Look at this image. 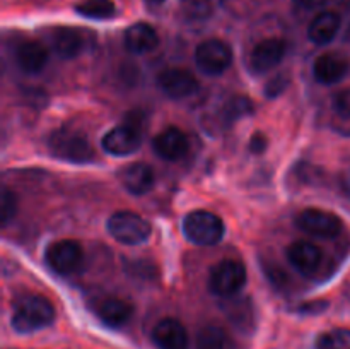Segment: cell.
Returning <instances> with one entry per match:
<instances>
[{
	"label": "cell",
	"instance_id": "cell-31",
	"mask_svg": "<svg viewBox=\"0 0 350 349\" xmlns=\"http://www.w3.org/2000/svg\"><path fill=\"white\" fill-rule=\"evenodd\" d=\"M294 2L297 3V5H301L303 9H317V7L323 5L325 0H294Z\"/></svg>",
	"mask_w": 350,
	"mask_h": 349
},
{
	"label": "cell",
	"instance_id": "cell-6",
	"mask_svg": "<svg viewBox=\"0 0 350 349\" xmlns=\"http://www.w3.org/2000/svg\"><path fill=\"white\" fill-rule=\"evenodd\" d=\"M142 120L126 118L103 137V149L113 156H129L133 154L142 144Z\"/></svg>",
	"mask_w": 350,
	"mask_h": 349
},
{
	"label": "cell",
	"instance_id": "cell-11",
	"mask_svg": "<svg viewBox=\"0 0 350 349\" xmlns=\"http://www.w3.org/2000/svg\"><path fill=\"white\" fill-rule=\"evenodd\" d=\"M284 55H286L284 40H280V38H267V40L260 41L253 48L252 55H250V68L255 74L269 72L282 62Z\"/></svg>",
	"mask_w": 350,
	"mask_h": 349
},
{
	"label": "cell",
	"instance_id": "cell-1",
	"mask_svg": "<svg viewBox=\"0 0 350 349\" xmlns=\"http://www.w3.org/2000/svg\"><path fill=\"white\" fill-rule=\"evenodd\" d=\"M55 320V308L41 294L27 293L17 298L12 307V327L19 334H29L48 327Z\"/></svg>",
	"mask_w": 350,
	"mask_h": 349
},
{
	"label": "cell",
	"instance_id": "cell-27",
	"mask_svg": "<svg viewBox=\"0 0 350 349\" xmlns=\"http://www.w3.org/2000/svg\"><path fill=\"white\" fill-rule=\"evenodd\" d=\"M16 209H17L16 195H14L9 188L3 187L2 192H0V219H2L3 228H5V226L14 219V216H16Z\"/></svg>",
	"mask_w": 350,
	"mask_h": 349
},
{
	"label": "cell",
	"instance_id": "cell-7",
	"mask_svg": "<svg viewBox=\"0 0 350 349\" xmlns=\"http://www.w3.org/2000/svg\"><path fill=\"white\" fill-rule=\"evenodd\" d=\"M232 62V50L228 43L212 38L204 41L195 50V64L205 75H221Z\"/></svg>",
	"mask_w": 350,
	"mask_h": 349
},
{
	"label": "cell",
	"instance_id": "cell-28",
	"mask_svg": "<svg viewBox=\"0 0 350 349\" xmlns=\"http://www.w3.org/2000/svg\"><path fill=\"white\" fill-rule=\"evenodd\" d=\"M334 109L340 118H350V89H342L334 96Z\"/></svg>",
	"mask_w": 350,
	"mask_h": 349
},
{
	"label": "cell",
	"instance_id": "cell-17",
	"mask_svg": "<svg viewBox=\"0 0 350 349\" xmlns=\"http://www.w3.org/2000/svg\"><path fill=\"white\" fill-rule=\"evenodd\" d=\"M16 62L26 74H40L48 64V51L38 41H24L16 48Z\"/></svg>",
	"mask_w": 350,
	"mask_h": 349
},
{
	"label": "cell",
	"instance_id": "cell-21",
	"mask_svg": "<svg viewBox=\"0 0 350 349\" xmlns=\"http://www.w3.org/2000/svg\"><path fill=\"white\" fill-rule=\"evenodd\" d=\"M132 303L120 298H106L98 307V317L109 327H122L132 318Z\"/></svg>",
	"mask_w": 350,
	"mask_h": 349
},
{
	"label": "cell",
	"instance_id": "cell-14",
	"mask_svg": "<svg viewBox=\"0 0 350 349\" xmlns=\"http://www.w3.org/2000/svg\"><path fill=\"white\" fill-rule=\"evenodd\" d=\"M152 341L157 349H188L190 339H188L187 328L176 318H164L157 322L152 331Z\"/></svg>",
	"mask_w": 350,
	"mask_h": 349
},
{
	"label": "cell",
	"instance_id": "cell-30",
	"mask_svg": "<svg viewBox=\"0 0 350 349\" xmlns=\"http://www.w3.org/2000/svg\"><path fill=\"white\" fill-rule=\"evenodd\" d=\"M267 149V137L262 132H255L250 139V151L255 154H262Z\"/></svg>",
	"mask_w": 350,
	"mask_h": 349
},
{
	"label": "cell",
	"instance_id": "cell-23",
	"mask_svg": "<svg viewBox=\"0 0 350 349\" xmlns=\"http://www.w3.org/2000/svg\"><path fill=\"white\" fill-rule=\"evenodd\" d=\"M195 349H239V346L224 328L208 325L198 332L195 339Z\"/></svg>",
	"mask_w": 350,
	"mask_h": 349
},
{
	"label": "cell",
	"instance_id": "cell-32",
	"mask_svg": "<svg viewBox=\"0 0 350 349\" xmlns=\"http://www.w3.org/2000/svg\"><path fill=\"white\" fill-rule=\"evenodd\" d=\"M149 3H152V5H159V3H163L164 0H147Z\"/></svg>",
	"mask_w": 350,
	"mask_h": 349
},
{
	"label": "cell",
	"instance_id": "cell-15",
	"mask_svg": "<svg viewBox=\"0 0 350 349\" xmlns=\"http://www.w3.org/2000/svg\"><path fill=\"white\" fill-rule=\"evenodd\" d=\"M188 137L176 127H167L154 139V151L166 161H178L188 153Z\"/></svg>",
	"mask_w": 350,
	"mask_h": 349
},
{
	"label": "cell",
	"instance_id": "cell-2",
	"mask_svg": "<svg viewBox=\"0 0 350 349\" xmlns=\"http://www.w3.org/2000/svg\"><path fill=\"white\" fill-rule=\"evenodd\" d=\"M48 149L55 157L68 163H91L94 159V149L85 133L68 127L51 133L48 139Z\"/></svg>",
	"mask_w": 350,
	"mask_h": 349
},
{
	"label": "cell",
	"instance_id": "cell-9",
	"mask_svg": "<svg viewBox=\"0 0 350 349\" xmlns=\"http://www.w3.org/2000/svg\"><path fill=\"white\" fill-rule=\"evenodd\" d=\"M81 245L74 240H58L51 243L44 252V260L48 267L58 274H72L79 269L82 263Z\"/></svg>",
	"mask_w": 350,
	"mask_h": 349
},
{
	"label": "cell",
	"instance_id": "cell-25",
	"mask_svg": "<svg viewBox=\"0 0 350 349\" xmlns=\"http://www.w3.org/2000/svg\"><path fill=\"white\" fill-rule=\"evenodd\" d=\"M253 112V103L245 96H232L222 105L221 108V122L224 125H231L241 116L250 115Z\"/></svg>",
	"mask_w": 350,
	"mask_h": 349
},
{
	"label": "cell",
	"instance_id": "cell-10",
	"mask_svg": "<svg viewBox=\"0 0 350 349\" xmlns=\"http://www.w3.org/2000/svg\"><path fill=\"white\" fill-rule=\"evenodd\" d=\"M157 86L167 98L183 99L197 91L198 81L187 68H166L157 77Z\"/></svg>",
	"mask_w": 350,
	"mask_h": 349
},
{
	"label": "cell",
	"instance_id": "cell-4",
	"mask_svg": "<svg viewBox=\"0 0 350 349\" xmlns=\"http://www.w3.org/2000/svg\"><path fill=\"white\" fill-rule=\"evenodd\" d=\"M108 233L123 245H140L150 236V224L140 214L132 211H120L109 216Z\"/></svg>",
	"mask_w": 350,
	"mask_h": 349
},
{
	"label": "cell",
	"instance_id": "cell-22",
	"mask_svg": "<svg viewBox=\"0 0 350 349\" xmlns=\"http://www.w3.org/2000/svg\"><path fill=\"white\" fill-rule=\"evenodd\" d=\"M51 47L64 60L75 58L82 51V36L72 27H57L51 34Z\"/></svg>",
	"mask_w": 350,
	"mask_h": 349
},
{
	"label": "cell",
	"instance_id": "cell-8",
	"mask_svg": "<svg viewBox=\"0 0 350 349\" xmlns=\"http://www.w3.org/2000/svg\"><path fill=\"white\" fill-rule=\"evenodd\" d=\"M296 226L301 231L318 238H335L342 231V221L334 212L323 209H304L296 216Z\"/></svg>",
	"mask_w": 350,
	"mask_h": 349
},
{
	"label": "cell",
	"instance_id": "cell-26",
	"mask_svg": "<svg viewBox=\"0 0 350 349\" xmlns=\"http://www.w3.org/2000/svg\"><path fill=\"white\" fill-rule=\"evenodd\" d=\"M317 349H350V328H334L317 339Z\"/></svg>",
	"mask_w": 350,
	"mask_h": 349
},
{
	"label": "cell",
	"instance_id": "cell-24",
	"mask_svg": "<svg viewBox=\"0 0 350 349\" xmlns=\"http://www.w3.org/2000/svg\"><path fill=\"white\" fill-rule=\"evenodd\" d=\"M115 3L111 0H82L75 5V12L88 19H111L115 16Z\"/></svg>",
	"mask_w": 350,
	"mask_h": 349
},
{
	"label": "cell",
	"instance_id": "cell-13",
	"mask_svg": "<svg viewBox=\"0 0 350 349\" xmlns=\"http://www.w3.org/2000/svg\"><path fill=\"white\" fill-rule=\"evenodd\" d=\"M350 68V62L345 55L330 51V53L320 55L314 60L313 75L320 84L330 86L335 82H340L347 75Z\"/></svg>",
	"mask_w": 350,
	"mask_h": 349
},
{
	"label": "cell",
	"instance_id": "cell-19",
	"mask_svg": "<svg viewBox=\"0 0 350 349\" xmlns=\"http://www.w3.org/2000/svg\"><path fill=\"white\" fill-rule=\"evenodd\" d=\"M340 16L337 12L325 10V12H320L311 21L310 27H308V38L314 44L323 47V44H328L330 41H334V38L340 31Z\"/></svg>",
	"mask_w": 350,
	"mask_h": 349
},
{
	"label": "cell",
	"instance_id": "cell-16",
	"mask_svg": "<svg viewBox=\"0 0 350 349\" xmlns=\"http://www.w3.org/2000/svg\"><path fill=\"white\" fill-rule=\"evenodd\" d=\"M123 43L130 53L144 55L152 51L154 48L159 43V36H157L156 29L150 24L146 23H137L132 24L129 29L125 31L123 36Z\"/></svg>",
	"mask_w": 350,
	"mask_h": 349
},
{
	"label": "cell",
	"instance_id": "cell-18",
	"mask_svg": "<svg viewBox=\"0 0 350 349\" xmlns=\"http://www.w3.org/2000/svg\"><path fill=\"white\" fill-rule=\"evenodd\" d=\"M120 180L130 194L144 195L152 190L156 178H154V171L149 164L133 163L120 173Z\"/></svg>",
	"mask_w": 350,
	"mask_h": 349
},
{
	"label": "cell",
	"instance_id": "cell-3",
	"mask_svg": "<svg viewBox=\"0 0 350 349\" xmlns=\"http://www.w3.org/2000/svg\"><path fill=\"white\" fill-rule=\"evenodd\" d=\"M183 233L188 242L211 246L221 242L224 236V222L214 212L191 211L183 219Z\"/></svg>",
	"mask_w": 350,
	"mask_h": 349
},
{
	"label": "cell",
	"instance_id": "cell-12",
	"mask_svg": "<svg viewBox=\"0 0 350 349\" xmlns=\"http://www.w3.org/2000/svg\"><path fill=\"white\" fill-rule=\"evenodd\" d=\"M291 266L303 276H314L323 262V252L318 245L310 242H294L286 252Z\"/></svg>",
	"mask_w": 350,
	"mask_h": 349
},
{
	"label": "cell",
	"instance_id": "cell-20",
	"mask_svg": "<svg viewBox=\"0 0 350 349\" xmlns=\"http://www.w3.org/2000/svg\"><path fill=\"white\" fill-rule=\"evenodd\" d=\"M224 303H222V310H224L226 317L229 318L231 324H234L236 327L241 328V331H252L253 325H255V313H253L252 301L246 296H229L222 298Z\"/></svg>",
	"mask_w": 350,
	"mask_h": 349
},
{
	"label": "cell",
	"instance_id": "cell-5",
	"mask_svg": "<svg viewBox=\"0 0 350 349\" xmlns=\"http://www.w3.org/2000/svg\"><path fill=\"white\" fill-rule=\"evenodd\" d=\"M246 269L239 260L226 259L212 267L208 287L219 298L234 296L246 284Z\"/></svg>",
	"mask_w": 350,
	"mask_h": 349
},
{
	"label": "cell",
	"instance_id": "cell-29",
	"mask_svg": "<svg viewBox=\"0 0 350 349\" xmlns=\"http://www.w3.org/2000/svg\"><path fill=\"white\" fill-rule=\"evenodd\" d=\"M289 86V77L286 74H279L265 86V94L267 98H277V96L282 94L286 91V88Z\"/></svg>",
	"mask_w": 350,
	"mask_h": 349
}]
</instances>
